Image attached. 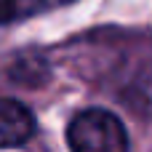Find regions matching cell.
Returning a JSON list of instances; mask_svg holds the SVG:
<instances>
[{"label":"cell","instance_id":"2","mask_svg":"<svg viewBox=\"0 0 152 152\" xmlns=\"http://www.w3.org/2000/svg\"><path fill=\"white\" fill-rule=\"evenodd\" d=\"M37 131V120L32 110L16 99L0 96V150L27 144Z\"/></svg>","mask_w":152,"mask_h":152},{"label":"cell","instance_id":"3","mask_svg":"<svg viewBox=\"0 0 152 152\" xmlns=\"http://www.w3.org/2000/svg\"><path fill=\"white\" fill-rule=\"evenodd\" d=\"M13 5H16V0H0V21L13 13Z\"/></svg>","mask_w":152,"mask_h":152},{"label":"cell","instance_id":"1","mask_svg":"<svg viewBox=\"0 0 152 152\" xmlns=\"http://www.w3.org/2000/svg\"><path fill=\"white\" fill-rule=\"evenodd\" d=\"M67 144L72 152H131L123 120L102 107L83 110L69 120Z\"/></svg>","mask_w":152,"mask_h":152}]
</instances>
